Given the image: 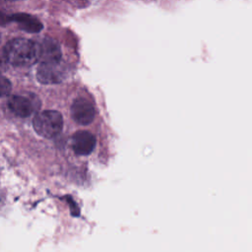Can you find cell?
<instances>
[{
  "label": "cell",
  "instance_id": "1",
  "mask_svg": "<svg viewBox=\"0 0 252 252\" xmlns=\"http://www.w3.org/2000/svg\"><path fill=\"white\" fill-rule=\"evenodd\" d=\"M3 51L8 62L14 66H30L37 61L36 43L27 38H14L8 41Z\"/></svg>",
  "mask_w": 252,
  "mask_h": 252
},
{
  "label": "cell",
  "instance_id": "2",
  "mask_svg": "<svg viewBox=\"0 0 252 252\" xmlns=\"http://www.w3.org/2000/svg\"><path fill=\"white\" fill-rule=\"evenodd\" d=\"M32 124L38 135L50 139L57 136L62 130L63 118L58 111L44 110L34 116Z\"/></svg>",
  "mask_w": 252,
  "mask_h": 252
},
{
  "label": "cell",
  "instance_id": "3",
  "mask_svg": "<svg viewBox=\"0 0 252 252\" xmlns=\"http://www.w3.org/2000/svg\"><path fill=\"white\" fill-rule=\"evenodd\" d=\"M66 76V69L61 62L40 63L37 68L36 78L42 84H56L63 81Z\"/></svg>",
  "mask_w": 252,
  "mask_h": 252
},
{
  "label": "cell",
  "instance_id": "4",
  "mask_svg": "<svg viewBox=\"0 0 252 252\" xmlns=\"http://www.w3.org/2000/svg\"><path fill=\"white\" fill-rule=\"evenodd\" d=\"M37 61L40 63H54L61 61V50L56 40L50 37L42 39L36 44Z\"/></svg>",
  "mask_w": 252,
  "mask_h": 252
},
{
  "label": "cell",
  "instance_id": "5",
  "mask_svg": "<svg viewBox=\"0 0 252 252\" xmlns=\"http://www.w3.org/2000/svg\"><path fill=\"white\" fill-rule=\"evenodd\" d=\"M71 114L77 123L81 125H88L92 123L94 118V108L88 99L79 97L72 103Z\"/></svg>",
  "mask_w": 252,
  "mask_h": 252
},
{
  "label": "cell",
  "instance_id": "6",
  "mask_svg": "<svg viewBox=\"0 0 252 252\" xmlns=\"http://www.w3.org/2000/svg\"><path fill=\"white\" fill-rule=\"evenodd\" d=\"M95 146L94 136L88 131H78L72 137V148L79 156L90 155Z\"/></svg>",
  "mask_w": 252,
  "mask_h": 252
},
{
  "label": "cell",
  "instance_id": "7",
  "mask_svg": "<svg viewBox=\"0 0 252 252\" xmlns=\"http://www.w3.org/2000/svg\"><path fill=\"white\" fill-rule=\"evenodd\" d=\"M7 104L10 110L20 117L30 116L34 109L33 102L30 98L23 95L10 96Z\"/></svg>",
  "mask_w": 252,
  "mask_h": 252
},
{
  "label": "cell",
  "instance_id": "8",
  "mask_svg": "<svg viewBox=\"0 0 252 252\" xmlns=\"http://www.w3.org/2000/svg\"><path fill=\"white\" fill-rule=\"evenodd\" d=\"M11 22H15L18 26L28 32H38L42 30V24L34 17L29 14L18 13L10 16Z\"/></svg>",
  "mask_w": 252,
  "mask_h": 252
},
{
  "label": "cell",
  "instance_id": "9",
  "mask_svg": "<svg viewBox=\"0 0 252 252\" xmlns=\"http://www.w3.org/2000/svg\"><path fill=\"white\" fill-rule=\"evenodd\" d=\"M11 89H12V85L10 81L6 77L0 75V97L8 95Z\"/></svg>",
  "mask_w": 252,
  "mask_h": 252
},
{
  "label": "cell",
  "instance_id": "10",
  "mask_svg": "<svg viewBox=\"0 0 252 252\" xmlns=\"http://www.w3.org/2000/svg\"><path fill=\"white\" fill-rule=\"evenodd\" d=\"M8 64H9V62L5 56L4 51H0V73L5 72L7 70Z\"/></svg>",
  "mask_w": 252,
  "mask_h": 252
},
{
  "label": "cell",
  "instance_id": "11",
  "mask_svg": "<svg viewBox=\"0 0 252 252\" xmlns=\"http://www.w3.org/2000/svg\"><path fill=\"white\" fill-rule=\"evenodd\" d=\"M10 22H11V17L7 16L6 14L0 11V26H5Z\"/></svg>",
  "mask_w": 252,
  "mask_h": 252
}]
</instances>
